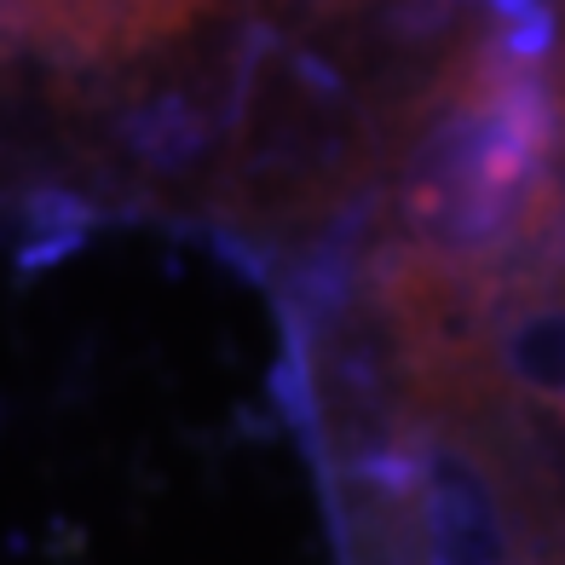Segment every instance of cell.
<instances>
[{
    "label": "cell",
    "instance_id": "5b68a950",
    "mask_svg": "<svg viewBox=\"0 0 565 565\" xmlns=\"http://www.w3.org/2000/svg\"><path fill=\"white\" fill-rule=\"evenodd\" d=\"M536 7H548V0H536Z\"/></svg>",
    "mask_w": 565,
    "mask_h": 565
},
{
    "label": "cell",
    "instance_id": "277c9868",
    "mask_svg": "<svg viewBox=\"0 0 565 565\" xmlns=\"http://www.w3.org/2000/svg\"><path fill=\"white\" fill-rule=\"evenodd\" d=\"M491 370L565 422V260L548 271L497 282Z\"/></svg>",
    "mask_w": 565,
    "mask_h": 565
},
{
    "label": "cell",
    "instance_id": "3957f363",
    "mask_svg": "<svg viewBox=\"0 0 565 565\" xmlns=\"http://www.w3.org/2000/svg\"><path fill=\"white\" fill-rule=\"evenodd\" d=\"M225 0H0V58L98 75L173 58Z\"/></svg>",
    "mask_w": 565,
    "mask_h": 565
},
{
    "label": "cell",
    "instance_id": "7a4b0ae2",
    "mask_svg": "<svg viewBox=\"0 0 565 565\" xmlns=\"http://www.w3.org/2000/svg\"><path fill=\"white\" fill-rule=\"evenodd\" d=\"M381 110L364 105L329 58L282 30L231 41L220 145L202 179L225 231L248 243L306 237L381 173Z\"/></svg>",
    "mask_w": 565,
    "mask_h": 565
},
{
    "label": "cell",
    "instance_id": "6da1fadb",
    "mask_svg": "<svg viewBox=\"0 0 565 565\" xmlns=\"http://www.w3.org/2000/svg\"><path fill=\"white\" fill-rule=\"evenodd\" d=\"M548 64V7L461 0V30L381 110L393 254L502 277L508 254L554 248L565 179Z\"/></svg>",
    "mask_w": 565,
    "mask_h": 565
}]
</instances>
